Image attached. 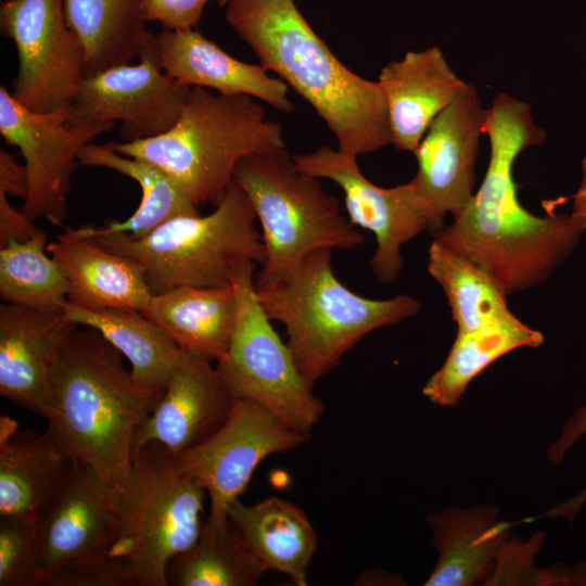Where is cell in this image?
<instances>
[{"label": "cell", "instance_id": "1", "mask_svg": "<svg viewBox=\"0 0 586 586\" xmlns=\"http://www.w3.org/2000/svg\"><path fill=\"white\" fill-rule=\"evenodd\" d=\"M483 132L489 139L491 156L482 184L434 240L480 265L507 294H513L546 281L584 231L571 215L537 216L519 201L515 160L546 139L530 104L499 92L485 110Z\"/></svg>", "mask_w": 586, "mask_h": 586}, {"label": "cell", "instance_id": "2", "mask_svg": "<svg viewBox=\"0 0 586 586\" xmlns=\"http://www.w3.org/2000/svg\"><path fill=\"white\" fill-rule=\"evenodd\" d=\"M233 31L323 119L337 149L365 155L392 144L378 81L348 69L314 31L294 0H218Z\"/></svg>", "mask_w": 586, "mask_h": 586}, {"label": "cell", "instance_id": "3", "mask_svg": "<svg viewBox=\"0 0 586 586\" xmlns=\"http://www.w3.org/2000/svg\"><path fill=\"white\" fill-rule=\"evenodd\" d=\"M51 383L54 413L47 431L73 460L120 489L131 469L135 434L164 390L140 385L122 353L82 326L60 349Z\"/></svg>", "mask_w": 586, "mask_h": 586}, {"label": "cell", "instance_id": "4", "mask_svg": "<svg viewBox=\"0 0 586 586\" xmlns=\"http://www.w3.org/2000/svg\"><path fill=\"white\" fill-rule=\"evenodd\" d=\"M331 257L332 250L320 249L276 280L263 284L254 280L266 315L285 327L286 344L311 387L365 335L421 309L407 294L373 300L355 293L337 279Z\"/></svg>", "mask_w": 586, "mask_h": 586}, {"label": "cell", "instance_id": "5", "mask_svg": "<svg viewBox=\"0 0 586 586\" xmlns=\"http://www.w3.org/2000/svg\"><path fill=\"white\" fill-rule=\"evenodd\" d=\"M116 152L160 167L196 205L216 206L237 165L255 153L285 148L280 124L244 94L191 87L176 124L166 132L131 142H106Z\"/></svg>", "mask_w": 586, "mask_h": 586}, {"label": "cell", "instance_id": "6", "mask_svg": "<svg viewBox=\"0 0 586 586\" xmlns=\"http://www.w3.org/2000/svg\"><path fill=\"white\" fill-rule=\"evenodd\" d=\"M244 190L232 180L208 215L173 218L143 238L126 232L92 237L106 250L143 268L152 294L177 286H222L243 260L263 265L265 247Z\"/></svg>", "mask_w": 586, "mask_h": 586}, {"label": "cell", "instance_id": "7", "mask_svg": "<svg viewBox=\"0 0 586 586\" xmlns=\"http://www.w3.org/2000/svg\"><path fill=\"white\" fill-rule=\"evenodd\" d=\"M233 180L251 200L260 226L265 260L256 284L283 276L314 251L349 250L365 241L339 200L318 178L301 171L285 148L244 157Z\"/></svg>", "mask_w": 586, "mask_h": 586}, {"label": "cell", "instance_id": "8", "mask_svg": "<svg viewBox=\"0 0 586 586\" xmlns=\"http://www.w3.org/2000/svg\"><path fill=\"white\" fill-rule=\"evenodd\" d=\"M118 492L119 530L109 557L122 564L132 586H167L169 561L202 533L205 488L175 471L169 454L151 443L132 454Z\"/></svg>", "mask_w": 586, "mask_h": 586}, {"label": "cell", "instance_id": "9", "mask_svg": "<svg viewBox=\"0 0 586 586\" xmlns=\"http://www.w3.org/2000/svg\"><path fill=\"white\" fill-rule=\"evenodd\" d=\"M255 266L252 260L240 262L231 275L235 323L229 346L215 367L235 399H252L295 431L310 434L324 406L257 297Z\"/></svg>", "mask_w": 586, "mask_h": 586}, {"label": "cell", "instance_id": "10", "mask_svg": "<svg viewBox=\"0 0 586 586\" xmlns=\"http://www.w3.org/2000/svg\"><path fill=\"white\" fill-rule=\"evenodd\" d=\"M310 434L295 431L260 404L239 398L226 421L198 445L175 456L171 468L198 481L206 491L208 530L229 525L228 511L245 491L257 466L268 456L307 443Z\"/></svg>", "mask_w": 586, "mask_h": 586}, {"label": "cell", "instance_id": "11", "mask_svg": "<svg viewBox=\"0 0 586 586\" xmlns=\"http://www.w3.org/2000/svg\"><path fill=\"white\" fill-rule=\"evenodd\" d=\"M0 29L17 51L12 97L38 113L68 107L84 76L85 52L67 24L64 0H4Z\"/></svg>", "mask_w": 586, "mask_h": 586}, {"label": "cell", "instance_id": "12", "mask_svg": "<svg viewBox=\"0 0 586 586\" xmlns=\"http://www.w3.org/2000/svg\"><path fill=\"white\" fill-rule=\"evenodd\" d=\"M137 64L114 66L82 77L69 104V125L120 122L123 142L157 137L179 118L191 87L161 66L155 36Z\"/></svg>", "mask_w": 586, "mask_h": 586}, {"label": "cell", "instance_id": "13", "mask_svg": "<svg viewBox=\"0 0 586 586\" xmlns=\"http://www.w3.org/2000/svg\"><path fill=\"white\" fill-rule=\"evenodd\" d=\"M69 106L48 113L21 105L0 87V132L18 148L29 175V191L23 212L63 227L68 213L71 179L80 150L115 123L69 125Z\"/></svg>", "mask_w": 586, "mask_h": 586}, {"label": "cell", "instance_id": "14", "mask_svg": "<svg viewBox=\"0 0 586 586\" xmlns=\"http://www.w3.org/2000/svg\"><path fill=\"white\" fill-rule=\"evenodd\" d=\"M292 156L304 174L329 179L341 188L351 222L375 237L377 247L370 260L373 276L381 283L395 281L404 266L402 246L430 232L410 182L379 187L362 174L358 156L326 145Z\"/></svg>", "mask_w": 586, "mask_h": 586}, {"label": "cell", "instance_id": "15", "mask_svg": "<svg viewBox=\"0 0 586 586\" xmlns=\"http://www.w3.org/2000/svg\"><path fill=\"white\" fill-rule=\"evenodd\" d=\"M485 109L473 84L464 82L434 118L415 156L418 170L409 181L435 235L447 214L459 215L473 196L474 166Z\"/></svg>", "mask_w": 586, "mask_h": 586}, {"label": "cell", "instance_id": "16", "mask_svg": "<svg viewBox=\"0 0 586 586\" xmlns=\"http://www.w3.org/2000/svg\"><path fill=\"white\" fill-rule=\"evenodd\" d=\"M119 513L118 489L90 466L75 460L39 513L43 581L56 570L109 559L118 535Z\"/></svg>", "mask_w": 586, "mask_h": 586}, {"label": "cell", "instance_id": "17", "mask_svg": "<svg viewBox=\"0 0 586 586\" xmlns=\"http://www.w3.org/2000/svg\"><path fill=\"white\" fill-rule=\"evenodd\" d=\"M77 324L63 310L0 305V394L50 420L54 413L51 371Z\"/></svg>", "mask_w": 586, "mask_h": 586}, {"label": "cell", "instance_id": "18", "mask_svg": "<svg viewBox=\"0 0 586 586\" xmlns=\"http://www.w3.org/2000/svg\"><path fill=\"white\" fill-rule=\"evenodd\" d=\"M235 400L214 362L188 354L138 428L132 454L151 443L170 456L198 445L226 421Z\"/></svg>", "mask_w": 586, "mask_h": 586}, {"label": "cell", "instance_id": "19", "mask_svg": "<svg viewBox=\"0 0 586 586\" xmlns=\"http://www.w3.org/2000/svg\"><path fill=\"white\" fill-rule=\"evenodd\" d=\"M464 82L438 47L408 51L402 60L387 63L378 84L387 109L391 143L415 154L431 123Z\"/></svg>", "mask_w": 586, "mask_h": 586}, {"label": "cell", "instance_id": "20", "mask_svg": "<svg viewBox=\"0 0 586 586\" xmlns=\"http://www.w3.org/2000/svg\"><path fill=\"white\" fill-rule=\"evenodd\" d=\"M155 44L162 68L180 84L250 95L283 113L294 110L282 79L260 64L237 60L193 28L162 29Z\"/></svg>", "mask_w": 586, "mask_h": 586}, {"label": "cell", "instance_id": "21", "mask_svg": "<svg viewBox=\"0 0 586 586\" xmlns=\"http://www.w3.org/2000/svg\"><path fill=\"white\" fill-rule=\"evenodd\" d=\"M495 506L462 510L449 507L426 519L437 563L425 586H471L486 582L509 540V530L521 521L498 519Z\"/></svg>", "mask_w": 586, "mask_h": 586}, {"label": "cell", "instance_id": "22", "mask_svg": "<svg viewBox=\"0 0 586 586\" xmlns=\"http://www.w3.org/2000/svg\"><path fill=\"white\" fill-rule=\"evenodd\" d=\"M50 435L20 430L0 418V517L39 515L66 479L73 463Z\"/></svg>", "mask_w": 586, "mask_h": 586}, {"label": "cell", "instance_id": "23", "mask_svg": "<svg viewBox=\"0 0 586 586\" xmlns=\"http://www.w3.org/2000/svg\"><path fill=\"white\" fill-rule=\"evenodd\" d=\"M47 251L68 281L69 304L92 310L142 311L153 295L137 260L106 250L93 238H58L48 243Z\"/></svg>", "mask_w": 586, "mask_h": 586}, {"label": "cell", "instance_id": "24", "mask_svg": "<svg viewBox=\"0 0 586 586\" xmlns=\"http://www.w3.org/2000/svg\"><path fill=\"white\" fill-rule=\"evenodd\" d=\"M228 521L265 571L285 574L296 586L307 585L318 536L298 506L279 497L254 505L238 499Z\"/></svg>", "mask_w": 586, "mask_h": 586}, {"label": "cell", "instance_id": "25", "mask_svg": "<svg viewBox=\"0 0 586 586\" xmlns=\"http://www.w3.org/2000/svg\"><path fill=\"white\" fill-rule=\"evenodd\" d=\"M186 353L216 362L227 351L237 316L231 282L222 286H177L153 294L141 311Z\"/></svg>", "mask_w": 586, "mask_h": 586}, {"label": "cell", "instance_id": "26", "mask_svg": "<svg viewBox=\"0 0 586 586\" xmlns=\"http://www.w3.org/2000/svg\"><path fill=\"white\" fill-rule=\"evenodd\" d=\"M78 164L112 169L133 179L140 186L141 201L135 213L124 221L113 220L102 227L92 225L77 229L64 227V232L58 235L59 239L92 238L115 232H126L140 239L173 218L200 215L199 206L176 182L146 160L120 154L107 143L91 142L80 150Z\"/></svg>", "mask_w": 586, "mask_h": 586}, {"label": "cell", "instance_id": "27", "mask_svg": "<svg viewBox=\"0 0 586 586\" xmlns=\"http://www.w3.org/2000/svg\"><path fill=\"white\" fill-rule=\"evenodd\" d=\"M63 314L77 326L97 330L128 360L133 379L144 387L164 390L188 356L162 327L141 311L92 310L66 302Z\"/></svg>", "mask_w": 586, "mask_h": 586}, {"label": "cell", "instance_id": "28", "mask_svg": "<svg viewBox=\"0 0 586 586\" xmlns=\"http://www.w3.org/2000/svg\"><path fill=\"white\" fill-rule=\"evenodd\" d=\"M64 11L84 48L82 77L130 64L152 37L142 0H64Z\"/></svg>", "mask_w": 586, "mask_h": 586}, {"label": "cell", "instance_id": "29", "mask_svg": "<svg viewBox=\"0 0 586 586\" xmlns=\"http://www.w3.org/2000/svg\"><path fill=\"white\" fill-rule=\"evenodd\" d=\"M544 335L513 314L474 330L457 332L443 366L422 393L431 402L456 406L472 380L501 356L519 347H538Z\"/></svg>", "mask_w": 586, "mask_h": 586}, {"label": "cell", "instance_id": "30", "mask_svg": "<svg viewBox=\"0 0 586 586\" xmlns=\"http://www.w3.org/2000/svg\"><path fill=\"white\" fill-rule=\"evenodd\" d=\"M428 270L442 286L457 323V332L477 329L512 313L500 283L480 265L434 240Z\"/></svg>", "mask_w": 586, "mask_h": 586}, {"label": "cell", "instance_id": "31", "mask_svg": "<svg viewBox=\"0 0 586 586\" xmlns=\"http://www.w3.org/2000/svg\"><path fill=\"white\" fill-rule=\"evenodd\" d=\"M266 571L230 525H203L199 539L175 556L166 569L167 586H254Z\"/></svg>", "mask_w": 586, "mask_h": 586}, {"label": "cell", "instance_id": "32", "mask_svg": "<svg viewBox=\"0 0 586 586\" xmlns=\"http://www.w3.org/2000/svg\"><path fill=\"white\" fill-rule=\"evenodd\" d=\"M42 229L26 241L10 239L0 247V296L3 303L38 310H63L68 281L59 264L46 254Z\"/></svg>", "mask_w": 586, "mask_h": 586}, {"label": "cell", "instance_id": "33", "mask_svg": "<svg viewBox=\"0 0 586 586\" xmlns=\"http://www.w3.org/2000/svg\"><path fill=\"white\" fill-rule=\"evenodd\" d=\"M39 515L0 517V586H42Z\"/></svg>", "mask_w": 586, "mask_h": 586}, {"label": "cell", "instance_id": "34", "mask_svg": "<svg viewBox=\"0 0 586 586\" xmlns=\"http://www.w3.org/2000/svg\"><path fill=\"white\" fill-rule=\"evenodd\" d=\"M586 434V405L578 408L564 423L560 437L549 447L548 460L551 464H559L568 450ZM586 504V487L574 497L564 502L558 504L547 511L527 518V521H534L542 517H564L573 522L582 507Z\"/></svg>", "mask_w": 586, "mask_h": 586}, {"label": "cell", "instance_id": "35", "mask_svg": "<svg viewBox=\"0 0 586 586\" xmlns=\"http://www.w3.org/2000/svg\"><path fill=\"white\" fill-rule=\"evenodd\" d=\"M211 0H142L145 22H156L162 29H188L198 26Z\"/></svg>", "mask_w": 586, "mask_h": 586}, {"label": "cell", "instance_id": "36", "mask_svg": "<svg viewBox=\"0 0 586 586\" xmlns=\"http://www.w3.org/2000/svg\"><path fill=\"white\" fill-rule=\"evenodd\" d=\"M37 229L33 220L23 211L14 208L8 195L0 192V247L10 239L26 241Z\"/></svg>", "mask_w": 586, "mask_h": 586}, {"label": "cell", "instance_id": "37", "mask_svg": "<svg viewBox=\"0 0 586 586\" xmlns=\"http://www.w3.org/2000/svg\"><path fill=\"white\" fill-rule=\"evenodd\" d=\"M29 191V175L25 164L16 162L15 156L0 150V192L25 200Z\"/></svg>", "mask_w": 586, "mask_h": 586}, {"label": "cell", "instance_id": "38", "mask_svg": "<svg viewBox=\"0 0 586 586\" xmlns=\"http://www.w3.org/2000/svg\"><path fill=\"white\" fill-rule=\"evenodd\" d=\"M573 200V208L570 215L584 231L586 230V157L582 162V179Z\"/></svg>", "mask_w": 586, "mask_h": 586}, {"label": "cell", "instance_id": "39", "mask_svg": "<svg viewBox=\"0 0 586 586\" xmlns=\"http://www.w3.org/2000/svg\"><path fill=\"white\" fill-rule=\"evenodd\" d=\"M2 1H4V0H2Z\"/></svg>", "mask_w": 586, "mask_h": 586}]
</instances>
